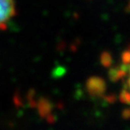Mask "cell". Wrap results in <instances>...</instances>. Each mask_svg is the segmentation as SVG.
Listing matches in <instances>:
<instances>
[{
	"instance_id": "cell-1",
	"label": "cell",
	"mask_w": 130,
	"mask_h": 130,
	"mask_svg": "<svg viewBox=\"0 0 130 130\" xmlns=\"http://www.w3.org/2000/svg\"><path fill=\"white\" fill-rule=\"evenodd\" d=\"M115 76L120 81V99L130 109V46L122 53Z\"/></svg>"
},
{
	"instance_id": "cell-2",
	"label": "cell",
	"mask_w": 130,
	"mask_h": 130,
	"mask_svg": "<svg viewBox=\"0 0 130 130\" xmlns=\"http://www.w3.org/2000/svg\"><path fill=\"white\" fill-rule=\"evenodd\" d=\"M17 14L14 0H0V30H5Z\"/></svg>"
}]
</instances>
